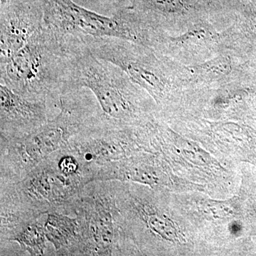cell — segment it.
<instances>
[{"mask_svg":"<svg viewBox=\"0 0 256 256\" xmlns=\"http://www.w3.org/2000/svg\"><path fill=\"white\" fill-rule=\"evenodd\" d=\"M86 46L82 38L63 36L43 24L23 48L0 63V84L58 108L60 98L69 92L74 58Z\"/></svg>","mask_w":256,"mask_h":256,"instance_id":"1","label":"cell"},{"mask_svg":"<svg viewBox=\"0 0 256 256\" xmlns=\"http://www.w3.org/2000/svg\"><path fill=\"white\" fill-rule=\"evenodd\" d=\"M79 89L60 98V112L32 132L11 140H0V182H16L101 114L95 98Z\"/></svg>","mask_w":256,"mask_h":256,"instance_id":"2","label":"cell"},{"mask_svg":"<svg viewBox=\"0 0 256 256\" xmlns=\"http://www.w3.org/2000/svg\"><path fill=\"white\" fill-rule=\"evenodd\" d=\"M66 214L78 222L79 238L75 256L122 255L124 234L116 203L114 181L86 184L70 202Z\"/></svg>","mask_w":256,"mask_h":256,"instance_id":"3","label":"cell"},{"mask_svg":"<svg viewBox=\"0 0 256 256\" xmlns=\"http://www.w3.org/2000/svg\"><path fill=\"white\" fill-rule=\"evenodd\" d=\"M0 208L32 217L50 212L66 214L86 184L82 176H67L54 153L16 182H0Z\"/></svg>","mask_w":256,"mask_h":256,"instance_id":"4","label":"cell"},{"mask_svg":"<svg viewBox=\"0 0 256 256\" xmlns=\"http://www.w3.org/2000/svg\"><path fill=\"white\" fill-rule=\"evenodd\" d=\"M119 67L90 53L87 46L74 58L69 92L86 88L97 100L107 118L128 124L140 114L136 94Z\"/></svg>","mask_w":256,"mask_h":256,"instance_id":"5","label":"cell"},{"mask_svg":"<svg viewBox=\"0 0 256 256\" xmlns=\"http://www.w3.org/2000/svg\"><path fill=\"white\" fill-rule=\"evenodd\" d=\"M44 24L64 36L112 37L137 41L140 34L126 10L107 16L84 8L72 0H44Z\"/></svg>","mask_w":256,"mask_h":256,"instance_id":"6","label":"cell"},{"mask_svg":"<svg viewBox=\"0 0 256 256\" xmlns=\"http://www.w3.org/2000/svg\"><path fill=\"white\" fill-rule=\"evenodd\" d=\"M139 143L131 137L127 124L99 114L70 139L68 150L78 160L86 184L108 163L129 158Z\"/></svg>","mask_w":256,"mask_h":256,"instance_id":"7","label":"cell"},{"mask_svg":"<svg viewBox=\"0 0 256 256\" xmlns=\"http://www.w3.org/2000/svg\"><path fill=\"white\" fill-rule=\"evenodd\" d=\"M0 63L26 45L43 24L44 0H14L0 8Z\"/></svg>","mask_w":256,"mask_h":256,"instance_id":"8","label":"cell"},{"mask_svg":"<svg viewBox=\"0 0 256 256\" xmlns=\"http://www.w3.org/2000/svg\"><path fill=\"white\" fill-rule=\"evenodd\" d=\"M50 105L55 106L26 98L0 84V140L22 137L46 124L54 118Z\"/></svg>","mask_w":256,"mask_h":256,"instance_id":"9","label":"cell"},{"mask_svg":"<svg viewBox=\"0 0 256 256\" xmlns=\"http://www.w3.org/2000/svg\"><path fill=\"white\" fill-rule=\"evenodd\" d=\"M47 240L53 246L55 256H75L78 245L79 229L76 218L54 212L47 214L44 220Z\"/></svg>","mask_w":256,"mask_h":256,"instance_id":"10","label":"cell"},{"mask_svg":"<svg viewBox=\"0 0 256 256\" xmlns=\"http://www.w3.org/2000/svg\"><path fill=\"white\" fill-rule=\"evenodd\" d=\"M46 214L15 226L6 233L0 234L1 242H14L22 252L33 256H46V242L44 220Z\"/></svg>","mask_w":256,"mask_h":256,"instance_id":"11","label":"cell"},{"mask_svg":"<svg viewBox=\"0 0 256 256\" xmlns=\"http://www.w3.org/2000/svg\"><path fill=\"white\" fill-rule=\"evenodd\" d=\"M84 8L100 13L114 16L122 9L124 0H72Z\"/></svg>","mask_w":256,"mask_h":256,"instance_id":"12","label":"cell"},{"mask_svg":"<svg viewBox=\"0 0 256 256\" xmlns=\"http://www.w3.org/2000/svg\"><path fill=\"white\" fill-rule=\"evenodd\" d=\"M12 1H14V0H0V6L2 8V6H4Z\"/></svg>","mask_w":256,"mask_h":256,"instance_id":"13","label":"cell"}]
</instances>
